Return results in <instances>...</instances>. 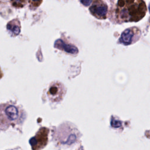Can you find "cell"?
<instances>
[{
    "label": "cell",
    "mask_w": 150,
    "mask_h": 150,
    "mask_svg": "<svg viewBox=\"0 0 150 150\" xmlns=\"http://www.w3.org/2000/svg\"><path fill=\"white\" fill-rule=\"evenodd\" d=\"M146 11L144 1L119 0L111 5L110 18L112 22L117 23L138 22L145 16Z\"/></svg>",
    "instance_id": "1"
},
{
    "label": "cell",
    "mask_w": 150,
    "mask_h": 150,
    "mask_svg": "<svg viewBox=\"0 0 150 150\" xmlns=\"http://www.w3.org/2000/svg\"><path fill=\"white\" fill-rule=\"evenodd\" d=\"M21 110L9 103L0 104V129H5L21 117Z\"/></svg>",
    "instance_id": "2"
},
{
    "label": "cell",
    "mask_w": 150,
    "mask_h": 150,
    "mask_svg": "<svg viewBox=\"0 0 150 150\" xmlns=\"http://www.w3.org/2000/svg\"><path fill=\"white\" fill-rule=\"evenodd\" d=\"M141 35V30L135 26L125 29L121 35L119 42L124 45H129L138 41Z\"/></svg>",
    "instance_id": "3"
},
{
    "label": "cell",
    "mask_w": 150,
    "mask_h": 150,
    "mask_svg": "<svg viewBox=\"0 0 150 150\" xmlns=\"http://www.w3.org/2000/svg\"><path fill=\"white\" fill-rule=\"evenodd\" d=\"M66 90L62 83L56 81L50 84L47 95L52 102H59L65 95Z\"/></svg>",
    "instance_id": "4"
},
{
    "label": "cell",
    "mask_w": 150,
    "mask_h": 150,
    "mask_svg": "<svg viewBox=\"0 0 150 150\" xmlns=\"http://www.w3.org/2000/svg\"><path fill=\"white\" fill-rule=\"evenodd\" d=\"M92 4L89 8L90 13L99 19H105L107 17L108 6L107 4L101 0L92 1Z\"/></svg>",
    "instance_id": "5"
},
{
    "label": "cell",
    "mask_w": 150,
    "mask_h": 150,
    "mask_svg": "<svg viewBox=\"0 0 150 150\" xmlns=\"http://www.w3.org/2000/svg\"><path fill=\"white\" fill-rule=\"evenodd\" d=\"M54 47L57 49L64 50L65 52L73 54H77L79 52V50L76 46L71 44H68L67 43H65V42H64L61 39H58L55 42Z\"/></svg>",
    "instance_id": "6"
},
{
    "label": "cell",
    "mask_w": 150,
    "mask_h": 150,
    "mask_svg": "<svg viewBox=\"0 0 150 150\" xmlns=\"http://www.w3.org/2000/svg\"><path fill=\"white\" fill-rule=\"evenodd\" d=\"M7 29L12 33L13 36H16L19 34L21 31V25L19 21L17 19H13L10 21L7 24Z\"/></svg>",
    "instance_id": "7"
},
{
    "label": "cell",
    "mask_w": 150,
    "mask_h": 150,
    "mask_svg": "<svg viewBox=\"0 0 150 150\" xmlns=\"http://www.w3.org/2000/svg\"><path fill=\"white\" fill-rule=\"evenodd\" d=\"M121 122L119 120H117L114 118H112L111 121V125L114 128H118L121 126Z\"/></svg>",
    "instance_id": "8"
},
{
    "label": "cell",
    "mask_w": 150,
    "mask_h": 150,
    "mask_svg": "<svg viewBox=\"0 0 150 150\" xmlns=\"http://www.w3.org/2000/svg\"><path fill=\"white\" fill-rule=\"evenodd\" d=\"M76 137L74 134H71L69 137L68 138L67 141H66V143L67 144H72L73 142H74L76 140Z\"/></svg>",
    "instance_id": "9"
}]
</instances>
